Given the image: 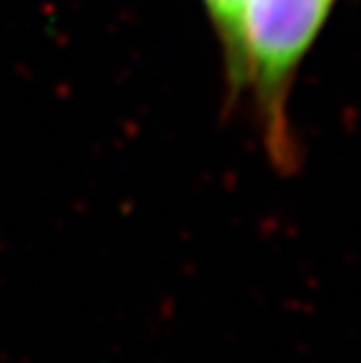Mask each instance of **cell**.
Segmentation results:
<instances>
[{
    "mask_svg": "<svg viewBox=\"0 0 361 363\" xmlns=\"http://www.w3.org/2000/svg\"><path fill=\"white\" fill-rule=\"evenodd\" d=\"M338 0H244L237 91H249L267 157L284 174L301 162L289 125V91Z\"/></svg>",
    "mask_w": 361,
    "mask_h": 363,
    "instance_id": "6da1fadb",
    "label": "cell"
},
{
    "mask_svg": "<svg viewBox=\"0 0 361 363\" xmlns=\"http://www.w3.org/2000/svg\"><path fill=\"white\" fill-rule=\"evenodd\" d=\"M242 3L244 0H204L206 12L211 17L216 30L223 57H226V71L230 91H237L240 80V50H242Z\"/></svg>",
    "mask_w": 361,
    "mask_h": 363,
    "instance_id": "7a4b0ae2",
    "label": "cell"
}]
</instances>
